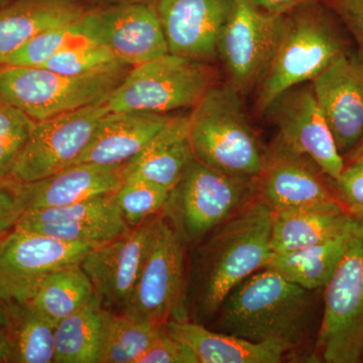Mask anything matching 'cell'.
Listing matches in <instances>:
<instances>
[{
	"instance_id": "cell-34",
	"label": "cell",
	"mask_w": 363,
	"mask_h": 363,
	"mask_svg": "<svg viewBox=\"0 0 363 363\" xmlns=\"http://www.w3.org/2000/svg\"><path fill=\"white\" fill-rule=\"evenodd\" d=\"M123 65L128 64L117 59L108 48L100 44H89L59 52L40 67L62 75L85 76Z\"/></svg>"
},
{
	"instance_id": "cell-1",
	"label": "cell",
	"mask_w": 363,
	"mask_h": 363,
	"mask_svg": "<svg viewBox=\"0 0 363 363\" xmlns=\"http://www.w3.org/2000/svg\"><path fill=\"white\" fill-rule=\"evenodd\" d=\"M272 212L259 195L196 243L188 274L189 317L216 316L224 298L274 257Z\"/></svg>"
},
{
	"instance_id": "cell-36",
	"label": "cell",
	"mask_w": 363,
	"mask_h": 363,
	"mask_svg": "<svg viewBox=\"0 0 363 363\" xmlns=\"http://www.w3.org/2000/svg\"><path fill=\"white\" fill-rule=\"evenodd\" d=\"M333 182L344 209L353 216L363 217V161H353Z\"/></svg>"
},
{
	"instance_id": "cell-24",
	"label": "cell",
	"mask_w": 363,
	"mask_h": 363,
	"mask_svg": "<svg viewBox=\"0 0 363 363\" xmlns=\"http://www.w3.org/2000/svg\"><path fill=\"white\" fill-rule=\"evenodd\" d=\"M123 167L76 164L44 180L30 183L32 197L28 209L67 206L114 195L124 181Z\"/></svg>"
},
{
	"instance_id": "cell-37",
	"label": "cell",
	"mask_w": 363,
	"mask_h": 363,
	"mask_svg": "<svg viewBox=\"0 0 363 363\" xmlns=\"http://www.w3.org/2000/svg\"><path fill=\"white\" fill-rule=\"evenodd\" d=\"M138 363H198L185 344L169 335L166 329L145 351Z\"/></svg>"
},
{
	"instance_id": "cell-18",
	"label": "cell",
	"mask_w": 363,
	"mask_h": 363,
	"mask_svg": "<svg viewBox=\"0 0 363 363\" xmlns=\"http://www.w3.org/2000/svg\"><path fill=\"white\" fill-rule=\"evenodd\" d=\"M234 0H155L169 52L212 62Z\"/></svg>"
},
{
	"instance_id": "cell-25",
	"label": "cell",
	"mask_w": 363,
	"mask_h": 363,
	"mask_svg": "<svg viewBox=\"0 0 363 363\" xmlns=\"http://www.w3.org/2000/svg\"><path fill=\"white\" fill-rule=\"evenodd\" d=\"M353 219L340 202L272 212V252L285 255L331 240L344 233Z\"/></svg>"
},
{
	"instance_id": "cell-4",
	"label": "cell",
	"mask_w": 363,
	"mask_h": 363,
	"mask_svg": "<svg viewBox=\"0 0 363 363\" xmlns=\"http://www.w3.org/2000/svg\"><path fill=\"white\" fill-rule=\"evenodd\" d=\"M189 116L196 160L226 175L259 178L267 150L248 121L242 95L233 85L217 83Z\"/></svg>"
},
{
	"instance_id": "cell-21",
	"label": "cell",
	"mask_w": 363,
	"mask_h": 363,
	"mask_svg": "<svg viewBox=\"0 0 363 363\" xmlns=\"http://www.w3.org/2000/svg\"><path fill=\"white\" fill-rule=\"evenodd\" d=\"M90 9L80 0H11L0 6V65L33 38L80 20Z\"/></svg>"
},
{
	"instance_id": "cell-14",
	"label": "cell",
	"mask_w": 363,
	"mask_h": 363,
	"mask_svg": "<svg viewBox=\"0 0 363 363\" xmlns=\"http://www.w3.org/2000/svg\"><path fill=\"white\" fill-rule=\"evenodd\" d=\"M159 215L131 227L111 242L93 248L80 262L95 297L107 311L123 314L128 309Z\"/></svg>"
},
{
	"instance_id": "cell-42",
	"label": "cell",
	"mask_w": 363,
	"mask_h": 363,
	"mask_svg": "<svg viewBox=\"0 0 363 363\" xmlns=\"http://www.w3.org/2000/svg\"><path fill=\"white\" fill-rule=\"evenodd\" d=\"M9 302L0 297V328H6L9 321Z\"/></svg>"
},
{
	"instance_id": "cell-28",
	"label": "cell",
	"mask_w": 363,
	"mask_h": 363,
	"mask_svg": "<svg viewBox=\"0 0 363 363\" xmlns=\"http://www.w3.org/2000/svg\"><path fill=\"white\" fill-rule=\"evenodd\" d=\"M9 306V363H54L55 327L28 302Z\"/></svg>"
},
{
	"instance_id": "cell-2",
	"label": "cell",
	"mask_w": 363,
	"mask_h": 363,
	"mask_svg": "<svg viewBox=\"0 0 363 363\" xmlns=\"http://www.w3.org/2000/svg\"><path fill=\"white\" fill-rule=\"evenodd\" d=\"M312 292L264 267L224 298L214 317V330L252 342H272L289 351L295 350L309 333Z\"/></svg>"
},
{
	"instance_id": "cell-23",
	"label": "cell",
	"mask_w": 363,
	"mask_h": 363,
	"mask_svg": "<svg viewBox=\"0 0 363 363\" xmlns=\"http://www.w3.org/2000/svg\"><path fill=\"white\" fill-rule=\"evenodd\" d=\"M169 335L185 344L194 353L198 363H279L289 352L285 346L252 341L210 330L198 322L169 321Z\"/></svg>"
},
{
	"instance_id": "cell-3",
	"label": "cell",
	"mask_w": 363,
	"mask_h": 363,
	"mask_svg": "<svg viewBox=\"0 0 363 363\" xmlns=\"http://www.w3.org/2000/svg\"><path fill=\"white\" fill-rule=\"evenodd\" d=\"M342 21L326 1H312L284 14L283 32L266 76L257 87L259 111L286 91L313 82L348 52Z\"/></svg>"
},
{
	"instance_id": "cell-44",
	"label": "cell",
	"mask_w": 363,
	"mask_h": 363,
	"mask_svg": "<svg viewBox=\"0 0 363 363\" xmlns=\"http://www.w3.org/2000/svg\"><path fill=\"white\" fill-rule=\"evenodd\" d=\"M11 1V0H0V6L7 4V2Z\"/></svg>"
},
{
	"instance_id": "cell-7",
	"label": "cell",
	"mask_w": 363,
	"mask_h": 363,
	"mask_svg": "<svg viewBox=\"0 0 363 363\" xmlns=\"http://www.w3.org/2000/svg\"><path fill=\"white\" fill-rule=\"evenodd\" d=\"M217 73L208 62L168 54L133 67L107 98L109 111L168 114L194 108L217 84Z\"/></svg>"
},
{
	"instance_id": "cell-9",
	"label": "cell",
	"mask_w": 363,
	"mask_h": 363,
	"mask_svg": "<svg viewBox=\"0 0 363 363\" xmlns=\"http://www.w3.org/2000/svg\"><path fill=\"white\" fill-rule=\"evenodd\" d=\"M185 247L160 214L140 278L124 314L164 324L190 320Z\"/></svg>"
},
{
	"instance_id": "cell-30",
	"label": "cell",
	"mask_w": 363,
	"mask_h": 363,
	"mask_svg": "<svg viewBox=\"0 0 363 363\" xmlns=\"http://www.w3.org/2000/svg\"><path fill=\"white\" fill-rule=\"evenodd\" d=\"M166 324L111 312L100 363H138Z\"/></svg>"
},
{
	"instance_id": "cell-45",
	"label": "cell",
	"mask_w": 363,
	"mask_h": 363,
	"mask_svg": "<svg viewBox=\"0 0 363 363\" xmlns=\"http://www.w3.org/2000/svg\"><path fill=\"white\" fill-rule=\"evenodd\" d=\"M2 238V236H0V238Z\"/></svg>"
},
{
	"instance_id": "cell-41",
	"label": "cell",
	"mask_w": 363,
	"mask_h": 363,
	"mask_svg": "<svg viewBox=\"0 0 363 363\" xmlns=\"http://www.w3.org/2000/svg\"><path fill=\"white\" fill-rule=\"evenodd\" d=\"M9 339L6 328H0V363H9Z\"/></svg>"
},
{
	"instance_id": "cell-17",
	"label": "cell",
	"mask_w": 363,
	"mask_h": 363,
	"mask_svg": "<svg viewBox=\"0 0 363 363\" xmlns=\"http://www.w3.org/2000/svg\"><path fill=\"white\" fill-rule=\"evenodd\" d=\"M341 156L363 140V58L344 52L311 82Z\"/></svg>"
},
{
	"instance_id": "cell-40",
	"label": "cell",
	"mask_w": 363,
	"mask_h": 363,
	"mask_svg": "<svg viewBox=\"0 0 363 363\" xmlns=\"http://www.w3.org/2000/svg\"><path fill=\"white\" fill-rule=\"evenodd\" d=\"M89 7L116 6V4H138V2H145V4H154L155 0H80Z\"/></svg>"
},
{
	"instance_id": "cell-16",
	"label": "cell",
	"mask_w": 363,
	"mask_h": 363,
	"mask_svg": "<svg viewBox=\"0 0 363 363\" xmlns=\"http://www.w3.org/2000/svg\"><path fill=\"white\" fill-rule=\"evenodd\" d=\"M16 228L97 247L128 233L131 227L116 196L108 195L67 206L26 210Z\"/></svg>"
},
{
	"instance_id": "cell-19",
	"label": "cell",
	"mask_w": 363,
	"mask_h": 363,
	"mask_svg": "<svg viewBox=\"0 0 363 363\" xmlns=\"http://www.w3.org/2000/svg\"><path fill=\"white\" fill-rule=\"evenodd\" d=\"M321 174L311 160L293 152L277 138L267 150L266 167L257 178V195L272 212L339 202L325 185Z\"/></svg>"
},
{
	"instance_id": "cell-12",
	"label": "cell",
	"mask_w": 363,
	"mask_h": 363,
	"mask_svg": "<svg viewBox=\"0 0 363 363\" xmlns=\"http://www.w3.org/2000/svg\"><path fill=\"white\" fill-rule=\"evenodd\" d=\"M108 111L104 100L38 121L11 176L23 183H35L73 166Z\"/></svg>"
},
{
	"instance_id": "cell-5",
	"label": "cell",
	"mask_w": 363,
	"mask_h": 363,
	"mask_svg": "<svg viewBox=\"0 0 363 363\" xmlns=\"http://www.w3.org/2000/svg\"><path fill=\"white\" fill-rule=\"evenodd\" d=\"M257 195V179L226 175L193 160L162 211L185 245L199 242Z\"/></svg>"
},
{
	"instance_id": "cell-15",
	"label": "cell",
	"mask_w": 363,
	"mask_h": 363,
	"mask_svg": "<svg viewBox=\"0 0 363 363\" xmlns=\"http://www.w3.org/2000/svg\"><path fill=\"white\" fill-rule=\"evenodd\" d=\"M86 18L98 44L131 67L168 54L169 48L154 4L92 7Z\"/></svg>"
},
{
	"instance_id": "cell-10",
	"label": "cell",
	"mask_w": 363,
	"mask_h": 363,
	"mask_svg": "<svg viewBox=\"0 0 363 363\" xmlns=\"http://www.w3.org/2000/svg\"><path fill=\"white\" fill-rule=\"evenodd\" d=\"M284 14L262 11L252 0H234L217 44L227 81L241 95L259 87L276 54Z\"/></svg>"
},
{
	"instance_id": "cell-22",
	"label": "cell",
	"mask_w": 363,
	"mask_h": 363,
	"mask_svg": "<svg viewBox=\"0 0 363 363\" xmlns=\"http://www.w3.org/2000/svg\"><path fill=\"white\" fill-rule=\"evenodd\" d=\"M193 160L190 116H171L147 145L124 164V178L135 177L171 190Z\"/></svg>"
},
{
	"instance_id": "cell-6",
	"label": "cell",
	"mask_w": 363,
	"mask_h": 363,
	"mask_svg": "<svg viewBox=\"0 0 363 363\" xmlns=\"http://www.w3.org/2000/svg\"><path fill=\"white\" fill-rule=\"evenodd\" d=\"M131 68L67 76L43 67L0 65V97L38 123L107 100Z\"/></svg>"
},
{
	"instance_id": "cell-39",
	"label": "cell",
	"mask_w": 363,
	"mask_h": 363,
	"mask_svg": "<svg viewBox=\"0 0 363 363\" xmlns=\"http://www.w3.org/2000/svg\"><path fill=\"white\" fill-rule=\"evenodd\" d=\"M262 11L272 14H285L295 7L312 1H326L329 0H252Z\"/></svg>"
},
{
	"instance_id": "cell-8",
	"label": "cell",
	"mask_w": 363,
	"mask_h": 363,
	"mask_svg": "<svg viewBox=\"0 0 363 363\" xmlns=\"http://www.w3.org/2000/svg\"><path fill=\"white\" fill-rule=\"evenodd\" d=\"M354 217L347 247L324 286L317 347L328 363L363 360V217Z\"/></svg>"
},
{
	"instance_id": "cell-29",
	"label": "cell",
	"mask_w": 363,
	"mask_h": 363,
	"mask_svg": "<svg viewBox=\"0 0 363 363\" xmlns=\"http://www.w3.org/2000/svg\"><path fill=\"white\" fill-rule=\"evenodd\" d=\"M93 296L90 279L77 264L52 274L28 303L55 327L83 307Z\"/></svg>"
},
{
	"instance_id": "cell-38",
	"label": "cell",
	"mask_w": 363,
	"mask_h": 363,
	"mask_svg": "<svg viewBox=\"0 0 363 363\" xmlns=\"http://www.w3.org/2000/svg\"><path fill=\"white\" fill-rule=\"evenodd\" d=\"M328 4L354 38L363 58V0H329Z\"/></svg>"
},
{
	"instance_id": "cell-35",
	"label": "cell",
	"mask_w": 363,
	"mask_h": 363,
	"mask_svg": "<svg viewBox=\"0 0 363 363\" xmlns=\"http://www.w3.org/2000/svg\"><path fill=\"white\" fill-rule=\"evenodd\" d=\"M30 185L13 176L0 177V236L16 228L30 203Z\"/></svg>"
},
{
	"instance_id": "cell-31",
	"label": "cell",
	"mask_w": 363,
	"mask_h": 363,
	"mask_svg": "<svg viewBox=\"0 0 363 363\" xmlns=\"http://www.w3.org/2000/svg\"><path fill=\"white\" fill-rule=\"evenodd\" d=\"M89 44L98 43L85 13L80 20L52 28L33 38L7 57L1 65L40 67L59 52Z\"/></svg>"
},
{
	"instance_id": "cell-13",
	"label": "cell",
	"mask_w": 363,
	"mask_h": 363,
	"mask_svg": "<svg viewBox=\"0 0 363 363\" xmlns=\"http://www.w3.org/2000/svg\"><path fill=\"white\" fill-rule=\"evenodd\" d=\"M279 130L278 140L302 155L336 181L342 174L343 157L320 109L311 83L279 95L266 111Z\"/></svg>"
},
{
	"instance_id": "cell-32",
	"label": "cell",
	"mask_w": 363,
	"mask_h": 363,
	"mask_svg": "<svg viewBox=\"0 0 363 363\" xmlns=\"http://www.w3.org/2000/svg\"><path fill=\"white\" fill-rule=\"evenodd\" d=\"M169 192L168 189L149 181L128 177L114 196L128 225L135 227L162 213Z\"/></svg>"
},
{
	"instance_id": "cell-33",
	"label": "cell",
	"mask_w": 363,
	"mask_h": 363,
	"mask_svg": "<svg viewBox=\"0 0 363 363\" xmlns=\"http://www.w3.org/2000/svg\"><path fill=\"white\" fill-rule=\"evenodd\" d=\"M37 121L0 97V177L11 176Z\"/></svg>"
},
{
	"instance_id": "cell-26",
	"label": "cell",
	"mask_w": 363,
	"mask_h": 363,
	"mask_svg": "<svg viewBox=\"0 0 363 363\" xmlns=\"http://www.w3.org/2000/svg\"><path fill=\"white\" fill-rule=\"evenodd\" d=\"M111 311L95 295L55 326L54 363H100Z\"/></svg>"
},
{
	"instance_id": "cell-43",
	"label": "cell",
	"mask_w": 363,
	"mask_h": 363,
	"mask_svg": "<svg viewBox=\"0 0 363 363\" xmlns=\"http://www.w3.org/2000/svg\"><path fill=\"white\" fill-rule=\"evenodd\" d=\"M359 160V161H363V140L362 143H360L359 149H358L357 155H355L354 160Z\"/></svg>"
},
{
	"instance_id": "cell-27",
	"label": "cell",
	"mask_w": 363,
	"mask_h": 363,
	"mask_svg": "<svg viewBox=\"0 0 363 363\" xmlns=\"http://www.w3.org/2000/svg\"><path fill=\"white\" fill-rule=\"evenodd\" d=\"M354 219L344 233L335 238L285 255H274L264 267L278 272L307 290L324 288L347 247Z\"/></svg>"
},
{
	"instance_id": "cell-11",
	"label": "cell",
	"mask_w": 363,
	"mask_h": 363,
	"mask_svg": "<svg viewBox=\"0 0 363 363\" xmlns=\"http://www.w3.org/2000/svg\"><path fill=\"white\" fill-rule=\"evenodd\" d=\"M95 247L14 228L0 238V297L30 302L52 274L80 264Z\"/></svg>"
},
{
	"instance_id": "cell-20",
	"label": "cell",
	"mask_w": 363,
	"mask_h": 363,
	"mask_svg": "<svg viewBox=\"0 0 363 363\" xmlns=\"http://www.w3.org/2000/svg\"><path fill=\"white\" fill-rule=\"evenodd\" d=\"M168 114L108 111L98 123L75 164L123 166L147 145L169 121Z\"/></svg>"
}]
</instances>
